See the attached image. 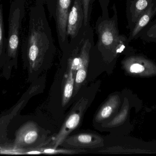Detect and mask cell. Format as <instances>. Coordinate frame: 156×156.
Returning a JSON list of instances; mask_svg holds the SVG:
<instances>
[{
    "mask_svg": "<svg viewBox=\"0 0 156 156\" xmlns=\"http://www.w3.org/2000/svg\"><path fill=\"white\" fill-rule=\"evenodd\" d=\"M55 49L51 27L42 0L29 10L27 34L23 40V56L32 70L38 69Z\"/></svg>",
    "mask_w": 156,
    "mask_h": 156,
    "instance_id": "6da1fadb",
    "label": "cell"
},
{
    "mask_svg": "<svg viewBox=\"0 0 156 156\" xmlns=\"http://www.w3.org/2000/svg\"><path fill=\"white\" fill-rule=\"evenodd\" d=\"M109 0H100L101 15L98 17L95 29L97 39L95 44L103 59L113 60L122 52L126 44V38L119 34L118 17L115 5L112 9L113 15L109 16L108 6Z\"/></svg>",
    "mask_w": 156,
    "mask_h": 156,
    "instance_id": "7a4b0ae2",
    "label": "cell"
},
{
    "mask_svg": "<svg viewBox=\"0 0 156 156\" xmlns=\"http://www.w3.org/2000/svg\"><path fill=\"white\" fill-rule=\"evenodd\" d=\"M27 0H13L10 4L8 17L6 56L10 60H15L18 56L20 34L25 15Z\"/></svg>",
    "mask_w": 156,
    "mask_h": 156,
    "instance_id": "3957f363",
    "label": "cell"
},
{
    "mask_svg": "<svg viewBox=\"0 0 156 156\" xmlns=\"http://www.w3.org/2000/svg\"><path fill=\"white\" fill-rule=\"evenodd\" d=\"M125 72L130 76L149 78L156 76V64L142 56H131L125 58L122 62Z\"/></svg>",
    "mask_w": 156,
    "mask_h": 156,
    "instance_id": "277c9868",
    "label": "cell"
},
{
    "mask_svg": "<svg viewBox=\"0 0 156 156\" xmlns=\"http://www.w3.org/2000/svg\"><path fill=\"white\" fill-rule=\"evenodd\" d=\"M72 0H56L54 19L59 46L63 49L68 44L67 27L69 14L72 6Z\"/></svg>",
    "mask_w": 156,
    "mask_h": 156,
    "instance_id": "5b68a950",
    "label": "cell"
},
{
    "mask_svg": "<svg viewBox=\"0 0 156 156\" xmlns=\"http://www.w3.org/2000/svg\"><path fill=\"white\" fill-rule=\"evenodd\" d=\"M87 103V100L81 99L76 104L75 109L70 113L60 131L53 139L51 147L56 148L61 146L69 134L77 127Z\"/></svg>",
    "mask_w": 156,
    "mask_h": 156,
    "instance_id": "8992f818",
    "label": "cell"
},
{
    "mask_svg": "<svg viewBox=\"0 0 156 156\" xmlns=\"http://www.w3.org/2000/svg\"><path fill=\"white\" fill-rule=\"evenodd\" d=\"M61 145L71 149H94L103 146L104 140L94 134H79L68 136Z\"/></svg>",
    "mask_w": 156,
    "mask_h": 156,
    "instance_id": "52a82bcc",
    "label": "cell"
},
{
    "mask_svg": "<svg viewBox=\"0 0 156 156\" xmlns=\"http://www.w3.org/2000/svg\"><path fill=\"white\" fill-rule=\"evenodd\" d=\"M84 25L83 0H74L67 21V32L69 39L75 38Z\"/></svg>",
    "mask_w": 156,
    "mask_h": 156,
    "instance_id": "ba28073f",
    "label": "cell"
},
{
    "mask_svg": "<svg viewBox=\"0 0 156 156\" xmlns=\"http://www.w3.org/2000/svg\"><path fill=\"white\" fill-rule=\"evenodd\" d=\"M136 106H142V103L137 97H136L132 102L128 98L126 97L124 98L120 112L112 121L105 125L104 127L113 128L123 124L127 121L128 117L130 116L131 108Z\"/></svg>",
    "mask_w": 156,
    "mask_h": 156,
    "instance_id": "9c48e42d",
    "label": "cell"
},
{
    "mask_svg": "<svg viewBox=\"0 0 156 156\" xmlns=\"http://www.w3.org/2000/svg\"><path fill=\"white\" fill-rule=\"evenodd\" d=\"M121 102V98L118 94L110 96L97 113L95 117L96 122H101L110 117L119 108Z\"/></svg>",
    "mask_w": 156,
    "mask_h": 156,
    "instance_id": "30bf717a",
    "label": "cell"
},
{
    "mask_svg": "<svg viewBox=\"0 0 156 156\" xmlns=\"http://www.w3.org/2000/svg\"><path fill=\"white\" fill-rule=\"evenodd\" d=\"M39 131L37 126L34 123L28 124L20 132V143L26 145L34 143L37 140Z\"/></svg>",
    "mask_w": 156,
    "mask_h": 156,
    "instance_id": "8fae6325",
    "label": "cell"
},
{
    "mask_svg": "<svg viewBox=\"0 0 156 156\" xmlns=\"http://www.w3.org/2000/svg\"><path fill=\"white\" fill-rule=\"evenodd\" d=\"M154 4H151L136 21L135 26L131 34L129 39L134 38L138 34L139 32L149 23L156 12V7L154 8Z\"/></svg>",
    "mask_w": 156,
    "mask_h": 156,
    "instance_id": "7c38bea8",
    "label": "cell"
},
{
    "mask_svg": "<svg viewBox=\"0 0 156 156\" xmlns=\"http://www.w3.org/2000/svg\"><path fill=\"white\" fill-rule=\"evenodd\" d=\"M7 38L5 36L3 9L2 0H0V60L6 56Z\"/></svg>",
    "mask_w": 156,
    "mask_h": 156,
    "instance_id": "4fadbf2b",
    "label": "cell"
},
{
    "mask_svg": "<svg viewBox=\"0 0 156 156\" xmlns=\"http://www.w3.org/2000/svg\"><path fill=\"white\" fill-rule=\"evenodd\" d=\"M150 0H135L134 7L132 12V20L136 23L140 16L148 8Z\"/></svg>",
    "mask_w": 156,
    "mask_h": 156,
    "instance_id": "5bb4252c",
    "label": "cell"
},
{
    "mask_svg": "<svg viewBox=\"0 0 156 156\" xmlns=\"http://www.w3.org/2000/svg\"><path fill=\"white\" fill-rule=\"evenodd\" d=\"M42 154H75L82 153L85 150L81 149H58L52 147L40 148Z\"/></svg>",
    "mask_w": 156,
    "mask_h": 156,
    "instance_id": "9a60e30c",
    "label": "cell"
},
{
    "mask_svg": "<svg viewBox=\"0 0 156 156\" xmlns=\"http://www.w3.org/2000/svg\"><path fill=\"white\" fill-rule=\"evenodd\" d=\"M94 0H83L84 13V25L90 23Z\"/></svg>",
    "mask_w": 156,
    "mask_h": 156,
    "instance_id": "2e32d148",
    "label": "cell"
},
{
    "mask_svg": "<svg viewBox=\"0 0 156 156\" xmlns=\"http://www.w3.org/2000/svg\"><path fill=\"white\" fill-rule=\"evenodd\" d=\"M147 34L151 38H156V22L148 29Z\"/></svg>",
    "mask_w": 156,
    "mask_h": 156,
    "instance_id": "e0dca14e",
    "label": "cell"
},
{
    "mask_svg": "<svg viewBox=\"0 0 156 156\" xmlns=\"http://www.w3.org/2000/svg\"><path fill=\"white\" fill-rule=\"evenodd\" d=\"M27 154H42V152L40 151L39 149L36 150L29 151V152H27Z\"/></svg>",
    "mask_w": 156,
    "mask_h": 156,
    "instance_id": "ac0fdd59",
    "label": "cell"
}]
</instances>
